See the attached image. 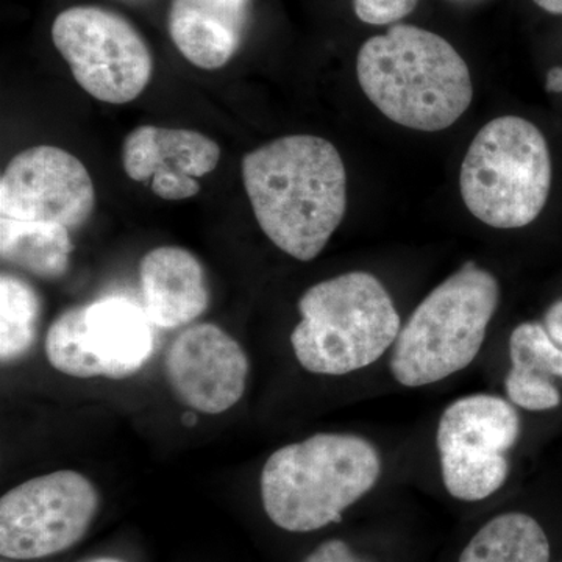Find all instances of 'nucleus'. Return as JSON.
<instances>
[{"instance_id":"9d476101","label":"nucleus","mask_w":562,"mask_h":562,"mask_svg":"<svg viewBox=\"0 0 562 562\" xmlns=\"http://www.w3.org/2000/svg\"><path fill=\"white\" fill-rule=\"evenodd\" d=\"M98 508L94 484L79 472L29 480L0 501V554L32 561L65 552L83 538Z\"/></svg>"},{"instance_id":"7ed1b4c3","label":"nucleus","mask_w":562,"mask_h":562,"mask_svg":"<svg viewBox=\"0 0 562 562\" xmlns=\"http://www.w3.org/2000/svg\"><path fill=\"white\" fill-rule=\"evenodd\" d=\"M382 475L379 450L361 436L319 432L273 452L262 468V506L277 527L312 532L341 522Z\"/></svg>"},{"instance_id":"6ab92c4d","label":"nucleus","mask_w":562,"mask_h":562,"mask_svg":"<svg viewBox=\"0 0 562 562\" xmlns=\"http://www.w3.org/2000/svg\"><path fill=\"white\" fill-rule=\"evenodd\" d=\"M513 371L550 380L562 379V347L539 322L517 325L509 338Z\"/></svg>"},{"instance_id":"b1692460","label":"nucleus","mask_w":562,"mask_h":562,"mask_svg":"<svg viewBox=\"0 0 562 562\" xmlns=\"http://www.w3.org/2000/svg\"><path fill=\"white\" fill-rule=\"evenodd\" d=\"M546 90L549 92H557L562 94V68L554 66L546 76Z\"/></svg>"},{"instance_id":"5701e85b","label":"nucleus","mask_w":562,"mask_h":562,"mask_svg":"<svg viewBox=\"0 0 562 562\" xmlns=\"http://www.w3.org/2000/svg\"><path fill=\"white\" fill-rule=\"evenodd\" d=\"M543 327L552 336L553 341L562 347V301L554 302L547 310L546 317H543Z\"/></svg>"},{"instance_id":"393cba45","label":"nucleus","mask_w":562,"mask_h":562,"mask_svg":"<svg viewBox=\"0 0 562 562\" xmlns=\"http://www.w3.org/2000/svg\"><path fill=\"white\" fill-rule=\"evenodd\" d=\"M532 2L547 13L562 14V0H532Z\"/></svg>"},{"instance_id":"4be33fe9","label":"nucleus","mask_w":562,"mask_h":562,"mask_svg":"<svg viewBox=\"0 0 562 562\" xmlns=\"http://www.w3.org/2000/svg\"><path fill=\"white\" fill-rule=\"evenodd\" d=\"M302 562H371L364 560L339 539H331L321 543L314 552L310 553Z\"/></svg>"},{"instance_id":"39448f33","label":"nucleus","mask_w":562,"mask_h":562,"mask_svg":"<svg viewBox=\"0 0 562 562\" xmlns=\"http://www.w3.org/2000/svg\"><path fill=\"white\" fill-rule=\"evenodd\" d=\"M501 302L494 273L468 261L414 310L391 351L392 376L422 387L449 379L475 361Z\"/></svg>"},{"instance_id":"f8f14e48","label":"nucleus","mask_w":562,"mask_h":562,"mask_svg":"<svg viewBox=\"0 0 562 562\" xmlns=\"http://www.w3.org/2000/svg\"><path fill=\"white\" fill-rule=\"evenodd\" d=\"M166 379L184 406L203 414L233 408L246 391L249 360L235 338L214 324L191 325L169 346Z\"/></svg>"},{"instance_id":"f257e3e1","label":"nucleus","mask_w":562,"mask_h":562,"mask_svg":"<svg viewBox=\"0 0 562 562\" xmlns=\"http://www.w3.org/2000/svg\"><path fill=\"white\" fill-rule=\"evenodd\" d=\"M241 171L262 233L295 260H314L346 216L347 172L338 149L321 136H281L249 151Z\"/></svg>"},{"instance_id":"f3484780","label":"nucleus","mask_w":562,"mask_h":562,"mask_svg":"<svg viewBox=\"0 0 562 562\" xmlns=\"http://www.w3.org/2000/svg\"><path fill=\"white\" fill-rule=\"evenodd\" d=\"M458 562H550V542L528 514L505 513L475 532Z\"/></svg>"},{"instance_id":"6e6552de","label":"nucleus","mask_w":562,"mask_h":562,"mask_svg":"<svg viewBox=\"0 0 562 562\" xmlns=\"http://www.w3.org/2000/svg\"><path fill=\"white\" fill-rule=\"evenodd\" d=\"M151 327L135 302L101 299L65 310L47 330L44 349L52 368L74 379H128L149 361Z\"/></svg>"},{"instance_id":"412c9836","label":"nucleus","mask_w":562,"mask_h":562,"mask_svg":"<svg viewBox=\"0 0 562 562\" xmlns=\"http://www.w3.org/2000/svg\"><path fill=\"white\" fill-rule=\"evenodd\" d=\"M419 0H353L358 20L371 25L394 24L412 14Z\"/></svg>"},{"instance_id":"9b49d317","label":"nucleus","mask_w":562,"mask_h":562,"mask_svg":"<svg viewBox=\"0 0 562 562\" xmlns=\"http://www.w3.org/2000/svg\"><path fill=\"white\" fill-rule=\"evenodd\" d=\"M95 209L87 166L68 150L35 146L11 158L0 177V217L79 231Z\"/></svg>"},{"instance_id":"a211bd4d","label":"nucleus","mask_w":562,"mask_h":562,"mask_svg":"<svg viewBox=\"0 0 562 562\" xmlns=\"http://www.w3.org/2000/svg\"><path fill=\"white\" fill-rule=\"evenodd\" d=\"M41 299L31 283L21 277H0V358L11 362L24 357L36 339Z\"/></svg>"},{"instance_id":"0eeeda50","label":"nucleus","mask_w":562,"mask_h":562,"mask_svg":"<svg viewBox=\"0 0 562 562\" xmlns=\"http://www.w3.org/2000/svg\"><path fill=\"white\" fill-rule=\"evenodd\" d=\"M52 41L81 90L111 105L135 101L154 74L146 40L113 10L70 7L55 18Z\"/></svg>"},{"instance_id":"423d86ee","label":"nucleus","mask_w":562,"mask_h":562,"mask_svg":"<svg viewBox=\"0 0 562 562\" xmlns=\"http://www.w3.org/2000/svg\"><path fill=\"white\" fill-rule=\"evenodd\" d=\"M552 177L543 133L524 117L501 116L476 133L462 160V202L492 228L527 227L546 209Z\"/></svg>"},{"instance_id":"2eb2a0df","label":"nucleus","mask_w":562,"mask_h":562,"mask_svg":"<svg viewBox=\"0 0 562 562\" xmlns=\"http://www.w3.org/2000/svg\"><path fill=\"white\" fill-rule=\"evenodd\" d=\"M251 0H171L168 32L195 68L216 70L241 47Z\"/></svg>"},{"instance_id":"f03ea898","label":"nucleus","mask_w":562,"mask_h":562,"mask_svg":"<svg viewBox=\"0 0 562 562\" xmlns=\"http://www.w3.org/2000/svg\"><path fill=\"white\" fill-rule=\"evenodd\" d=\"M362 92L387 120L417 132L452 127L471 106V70L438 33L394 24L362 44L357 57Z\"/></svg>"},{"instance_id":"dca6fc26","label":"nucleus","mask_w":562,"mask_h":562,"mask_svg":"<svg viewBox=\"0 0 562 562\" xmlns=\"http://www.w3.org/2000/svg\"><path fill=\"white\" fill-rule=\"evenodd\" d=\"M69 228L58 224L0 217V257L3 262L44 280L60 279L69 269Z\"/></svg>"},{"instance_id":"aec40b11","label":"nucleus","mask_w":562,"mask_h":562,"mask_svg":"<svg viewBox=\"0 0 562 562\" xmlns=\"http://www.w3.org/2000/svg\"><path fill=\"white\" fill-rule=\"evenodd\" d=\"M505 390L509 401L527 412H549L561 405V394L553 382L513 369L506 375Z\"/></svg>"},{"instance_id":"ddd939ff","label":"nucleus","mask_w":562,"mask_h":562,"mask_svg":"<svg viewBox=\"0 0 562 562\" xmlns=\"http://www.w3.org/2000/svg\"><path fill=\"white\" fill-rule=\"evenodd\" d=\"M121 158L128 179L150 180L162 201H184L201 192L199 177L217 168L221 147L201 132L140 125L124 139Z\"/></svg>"},{"instance_id":"a878e982","label":"nucleus","mask_w":562,"mask_h":562,"mask_svg":"<svg viewBox=\"0 0 562 562\" xmlns=\"http://www.w3.org/2000/svg\"><path fill=\"white\" fill-rule=\"evenodd\" d=\"M87 562H122L116 560V558H95V560L87 561Z\"/></svg>"},{"instance_id":"1a4fd4ad","label":"nucleus","mask_w":562,"mask_h":562,"mask_svg":"<svg viewBox=\"0 0 562 562\" xmlns=\"http://www.w3.org/2000/svg\"><path fill=\"white\" fill-rule=\"evenodd\" d=\"M519 436V414L498 395L472 394L450 403L436 431L447 492L457 501L482 502L501 491Z\"/></svg>"},{"instance_id":"bb28decb","label":"nucleus","mask_w":562,"mask_h":562,"mask_svg":"<svg viewBox=\"0 0 562 562\" xmlns=\"http://www.w3.org/2000/svg\"><path fill=\"white\" fill-rule=\"evenodd\" d=\"M120 2L127 3V5H139V3H144L146 0H120Z\"/></svg>"},{"instance_id":"4468645a","label":"nucleus","mask_w":562,"mask_h":562,"mask_svg":"<svg viewBox=\"0 0 562 562\" xmlns=\"http://www.w3.org/2000/svg\"><path fill=\"white\" fill-rule=\"evenodd\" d=\"M143 308L154 327L173 330L201 317L210 305L202 262L190 250L162 246L139 262Z\"/></svg>"},{"instance_id":"20e7f679","label":"nucleus","mask_w":562,"mask_h":562,"mask_svg":"<svg viewBox=\"0 0 562 562\" xmlns=\"http://www.w3.org/2000/svg\"><path fill=\"white\" fill-rule=\"evenodd\" d=\"M301 322L291 335L303 369L347 375L373 364L397 341L402 321L390 292L369 272L321 281L299 301Z\"/></svg>"}]
</instances>
